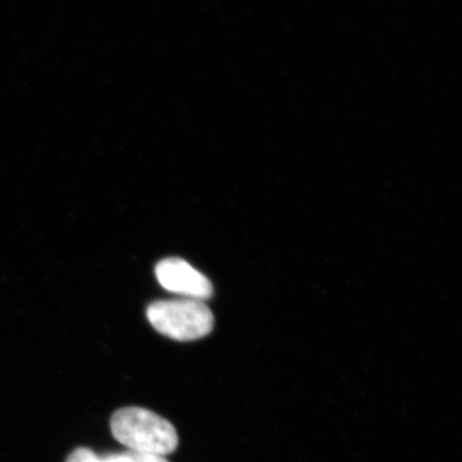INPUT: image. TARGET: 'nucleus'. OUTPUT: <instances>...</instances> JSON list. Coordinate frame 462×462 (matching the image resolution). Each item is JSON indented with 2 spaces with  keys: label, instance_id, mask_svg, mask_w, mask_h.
I'll list each match as a JSON object with an SVG mask.
<instances>
[{
  "label": "nucleus",
  "instance_id": "nucleus-3",
  "mask_svg": "<svg viewBox=\"0 0 462 462\" xmlns=\"http://www.w3.org/2000/svg\"><path fill=\"white\" fill-rule=\"evenodd\" d=\"M155 276L166 291L184 298L204 301L212 297L213 287L209 279L181 258L162 260L155 267Z\"/></svg>",
  "mask_w": 462,
  "mask_h": 462
},
{
  "label": "nucleus",
  "instance_id": "nucleus-5",
  "mask_svg": "<svg viewBox=\"0 0 462 462\" xmlns=\"http://www.w3.org/2000/svg\"><path fill=\"white\" fill-rule=\"evenodd\" d=\"M125 453L133 462H170L161 455L135 452V450H129Z\"/></svg>",
  "mask_w": 462,
  "mask_h": 462
},
{
  "label": "nucleus",
  "instance_id": "nucleus-4",
  "mask_svg": "<svg viewBox=\"0 0 462 462\" xmlns=\"http://www.w3.org/2000/svg\"><path fill=\"white\" fill-rule=\"evenodd\" d=\"M66 462H128V460L120 454L111 455L106 458L101 459L91 449L79 448L73 450Z\"/></svg>",
  "mask_w": 462,
  "mask_h": 462
},
{
  "label": "nucleus",
  "instance_id": "nucleus-1",
  "mask_svg": "<svg viewBox=\"0 0 462 462\" xmlns=\"http://www.w3.org/2000/svg\"><path fill=\"white\" fill-rule=\"evenodd\" d=\"M111 430L116 440L135 452L164 456L175 452L179 443L175 427L143 408L128 407L116 411Z\"/></svg>",
  "mask_w": 462,
  "mask_h": 462
},
{
  "label": "nucleus",
  "instance_id": "nucleus-2",
  "mask_svg": "<svg viewBox=\"0 0 462 462\" xmlns=\"http://www.w3.org/2000/svg\"><path fill=\"white\" fill-rule=\"evenodd\" d=\"M147 317L155 330L179 342L205 337L215 326L209 308L199 300L188 298L153 302Z\"/></svg>",
  "mask_w": 462,
  "mask_h": 462
}]
</instances>
